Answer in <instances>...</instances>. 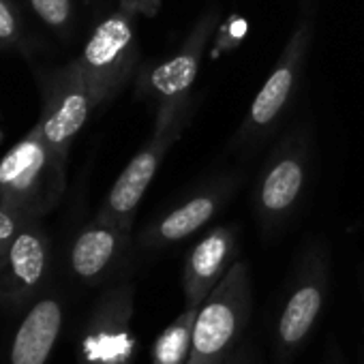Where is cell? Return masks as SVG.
Wrapping results in <instances>:
<instances>
[{"label":"cell","mask_w":364,"mask_h":364,"mask_svg":"<svg viewBox=\"0 0 364 364\" xmlns=\"http://www.w3.org/2000/svg\"><path fill=\"white\" fill-rule=\"evenodd\" d=\"M253 287L249 266L236 259L221 283L200 304L187 364H223L238 347L251 319Z\"/></svg>","instance_id":"1"},{"label":"cell","mask_w":364,"mask_h":364,"mask_svg":"<svg viewBox=\"0 0 364 364\" xmlns=\"http://www.w3.org/2000/svg\"><path fill=\"white\" fill-rule=\"evenodd\" d=\"M189 114H191V99L182 105L163 107L156 112V127H154L152 137L129 161V165L122 169V173L114 182L99 219L116 223L124 230H131V223H133V217L141 198L146 196L163 156L178 141V137L182 135V129L187 127Z\"/></svg>","instance_id":"2"},{"label":"cell","mask_w":364,"mask_h":364,"mask_svg":"<svg viewBox=\"0 0 364 364\" xmlns=\"http://www.w3.org/2000/svg\"><path fill=\"white\" fill-rule=\"evenodd\" d=\"M309 150L300 137H285L264 165L253 193V208L266 234L277 232L296 210L306 189Z\"/></svg>","instance_id":"3"},{"label":"cell","mask_w":364,"mask_h":364,"mask_svg":"<svg viewBox=\"0 0 364 364\" xmlns=\"http://www.w3.org/2000/svg\"><path fill=\"white\" fill-rule=\"evenodd\" d=\"M328 291V253L315 245L300 262L291 291L277 317L274 326V358L281 362L291 360L313 326L317 323Z\"/></svg>","instance_id":"4"},{"label":"cell","mask_w":364,"mask_h":364,"mask_svg":"<svg viewBox=\"0 0 364 364\" xmlns=\"http://www.w3.org/2000/svg\"><path fill=\"white\" fill-rule=\"evenodd\" d=\"M311 39H313V22L302 20L298 24V28L294 31V35L289 37L277 67L264 82L262 90L255 95V99L249 107V114H247L245 122L240 124V131L234 139L236 146L247 148V146L257 144L279 122L283 112L289 107V101L298 88V82L302 75V67H304V58H306Z\"/></svg>","instance_id":"5"},{"label":"cell","mask_w":364,"mask_h":364,"mask_svg":"<svg viewBox=\"0 0 364 364\" xmlns=\"http://www.w3.org/2000/svg\"><path fill=\"white\" fill-rule=\"evenodd\" d=\"M133 18L135 14L127 9L112 14L95 28L84 48L82 71L95 101H103L114 95L135 67L137 37Z\"/></svg>","instance_id":"6"},{"label":"cell","mask_w":364,"mask_h":364,"mask_svg":"<svg viewBox=\"0 0 364 364\" xmlns=\"http://www.w3.org/2000/svg\"><path fill=\"white\" fill-rule=\"evenodd\" d=\"M133 287L118 285L92 309L80 343V364H131L137 343L133 334Z\"/></svg>","instance_id":"7"},{"label":"cell","mask_w":364,"mask_h":364,"mask_svg":"<svg viewBox=\"0 0 364 364\" xmlns=\"http://www.w3.org/2000/svg\"><path fill=\"white\" fill-rule=\"evenodd\" d=\"M217 11H206L196 26L191 28L189 37L169 58L152 65L139 84V92L148 99H152L159 109L163 107H176L189 101V92L196 84V77L200 73L202 58L206 54V48L213 39L215 26H217Z\"/></svg>","instance_id":"8"},{"label":"cell","mask_w":364,"mask_h":364,"mask_svg":"<svg viewBox=\"0 0 364 364\" xmlns=\"http://www.w3.org/2000/svg\"><path fill=\"white\" fill-rule=\"evenodd\" d=\"M234 189L236 178H219L210 182L204 189L196 191L193 196L165 210L159 219H154L146 228L141 245L146 249H163L187 240L217 217V213L223 208Z\"/></svg>","instance_id":"9"},{"label":"cell","mask_w":364,"mask_h":364,"mask_svg":"<svg viewBox=\"0 0 364 364\" xmlns=\"http://www.w3.org/2000/svg\"><path fill=\"white\" fill-rule=\"evenodd\" d=\"M238 251V230L234 225H221L208 232L189 253L182 268V291L185 309L200 306L210 291L221 283Z\"/></svg>","instance_id":"10"},{"label":"cell","mask_w":364,"mask_h":364,"mask_svg":"<svg viewBox=\"0 0 364 364\" xmlns=\"http://www.w3.org/2000/svg\"><path fill=\"white\" fill-rule=\"evenodd\" d=\"M48 272V245L37 232H20L0 264V302L22 306Z\"/></svg>","instance_id":"11"},{"label":"cell","mask_w":364,"mask_h":364,"mask_svg":"<svg viewBox=\"0 0 364 364\" xmlns=\"http://www.w3.org/2000/svg\"><path fill=\"white\" fill-rule=\"evenodd\" d=\"M65 311L58 298H41L20 321L11 349L9 364H48L60 336Z\"/></svg>","instance_id":"12"},{"label":"cell","mask_w":364,"mask_h":364,"mask_svg":"<svg viewBox=\"0 0 364 364\" xmlns=\"http://www.w3.org/2000/svg\"><path fill=\"white\" fill-rule=\"evenodd\" d=\"M129 232L116 223L99 219L95 225L84 230L71 247V270L86 283L99 281L120 257Z\"/></svg>","instance_id":"13"},{"label":"cell","mask_w":364,"mask_h":364,"mask_svg":"<svg viewBox=\"0 0 364 364\" xmlns=\"http://www.w3.org/2000/svg\"><path fill=\"white\" fill-rule=\"evenodd\" d=\"M95 103L92 90L84 71H75L65 95H60L56 107L50 112L41 127V137L52 148H65L86 124L90 105Z\"/></svg>","instance_id":"14"},{"label":"cell","mask_w":364,"mask_h":364,"mask_svg":"<svg viewBox=\"0 0 364 364\" xmlns=\"http://www.w3.org/2000/svg\"><path fill=\"white\" fill-rule=\"evenodd\" d=\"M46 146L48 144L43 137H31L11 148L0 161V187L7 193L20 196L33 191L48 163Z\"/></svg>","instance_id":"15"},{"label":"cell","mask_w":364,"mask_h":364,"mask_svg":"<svg viewBox=\"0 0 364 364\" xmlns=\"http://www.w3.org/2000/svg\"><path fill=\"white\" fill-rule=\"evenodd\" d=\"M200 306L182 311L154 341L152 364H187L193 345V326Z\"/></svg>","instance_id":"16"},{"label":"cell","mask_w":364,"mask_h":364,"mask_svg":"<svg viewBox=\"0 0 364 364\" xmlns=\"http://www.w3.org/2000/svg\"><path fill=\"white\" fill-rule=\"evenodd\" d=\"M37 16L50 26H63L71 16V0H31Z\"/></svg>","instance_id":"17"},{"label":"cell","mask_w":364,"mask_h":364,"mask_svg":"<svg viewBox=\"0 0 364 364\" xmlns=\"http://www.w3.org/2000/svg\"><path fill=\"white\" fill-rule=\"evenodd\" d=\"M18 236V221L11 213L0 208V264H3L14 238Z\"/></svg>","instance_id":"18"},{"label":"cell","mask_w":364,"mask_h":364,"mask_svg":"<svg viewBox=\"0 0 364 364\" xmlns=\"http://www.w3.org/2000/svg\"><path fill=\"white\" fill-rule=\"evenodd\" d=\"M161 3L163 0H122V9H127L135 16L141 14L146 18H152L161 9Z\"/></svg>","instance_id":"19"},{"label":"cell","mask_w":364,"mask_h":364,"mask_svg":"<svg viewBox=\"0 0 364 364\" xmlns=\"http://www.w3.org/2000/svg\"><path fill=\"white\" fill-rule=\"evenodd\" d=\"M16 35V18L11 9L5 5V0H0V39H11Z\"/></svg>","instance_id":"20"},{"label":"cell","mask_w":364,"mask_h":364,"mask_svg":"<svg viewBox=\"0 0 364 364\" xmlns=\"http://www.w3.org/2000/svg\"><path fill=\"white\" fill-rule=\"evenodd\" d=\"M223 364H249V362H247V351L238 347V349H236V351H234V353H232Z\"/></svg>","instance_id":"21"}]
</instances>
